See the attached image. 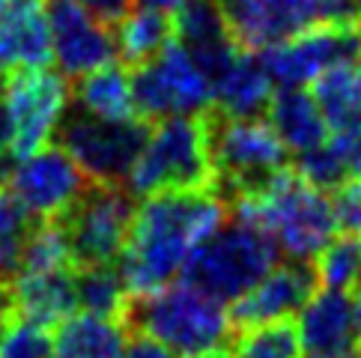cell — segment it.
<instances>
[{
    "label": "cell",
    "instance_id": "7402d4cb",
    "mask_svg": "<svg viewBox=\"0 0 361 358\" xmlns=\"http://www.w3.org/2000/svg\"><path fill=\"white\" fill-rule=\"evenodd\" d=\"M311 96L326 117L329 135L343 137L361 129V72L350 63H338L314 81Z\"/></svg>",
    "mask_w": 361,
    "mask_h": 358
},
{
    "label": "cell",
    "instance_id": "603a6c76",
    "mask_svg": "<svg viewBox=\"0 0 361 358\" xmlns=\"http://www.w3.org/2000/svg\"><path fill=\"white\" fill-rule=\"evenodd\" d=\"M75 101L90 117L99 120H137L135 99H132V75L123 63L111 60L105 66L87 72L75 87Z\"/></svg>",
    "mask_w": 361,
    "mask_h": 358
},
{
    "label": "cell",
    "instance_id": "9a60e30c",
    "mask_svg": "<svg viewBox=\"0 0 361 358\" xmlns=\"http://www.w3.org/2000/svg\"><path fill=\"white\" fill-rule=\"evenodd\" d=\"M317 290L319 284L311 263L293 260L283 266H272L245 296L233 302V308L227 311L230 323L239 331L281 323V319H290L295 311H302Z\"/></svg>",
    "mask_w": 361,
    "mask_h": 358
},
{
    "label": "cell",
    "instance_id": "2e32d148",
    "mask_svg": "<svg viewBox=\"0 0 361 358\" xmlns=\"http://www.w3.org/2000/svg\"><path fill=\"white\" fill-rule=\"evenodd\" d=\"M302 352L311 358H361V331L350 292L317 290L299 319Z\"/></svg>",
    "mask_w": 361,
    "mask_h": 358
},
{
    "label": "cell",
    "instance_id": "7c38bea8",
    "mask_svg": "<svg viewBox=\"0 0 361 358\" xmlns=\"http://www.w3.org/2000/svg\"><path fill=\"white\" fill-rule=\"evenodd\" d=\"M87 188L90 179L69 159V152L51 144L27 159H18V164L9 171L12 197L36 221H60Z\"/></svg>",
    "mask_w": 361,
    "mask_h": 358
},
{
    "label": "cell",
    "instance_id": "e0dca14e",
    "mask_svg": "<svg viewBox=\"0 0 361 358\" xmlns=\"http://www.w3.org/2000/svg\"><path fill=\"white\" fill-rule=\"evenodd\" d=\"M51 60L48 0H12L0 12V72L39 69Z\"/></svg>",
    "mask_w": 361,
    "mask_h": 358
},
{
    "label": "cell",
    "instance_id": "f546056e",
    "mask_svg": "<svg viewBox=\"0 0 361 358\" xmlns=\"http://www.w3.org/2000/svg\"><path fill=\"white\" fill-rule=\"evenodd\" d=\"M295 173H299L305 183H311L322 191H334L341 183H346L350 173V161H346V152L334 137H329L326 144H319L307 152H299L295 159Z\"/></svg>",
    "mask_w": 361,
    "mask_h": 358
},
{
    "label": "cell",
    "instance_id": "4fadbf2b",
    "mask_svg": "<svg viewBox=\"0 0 361 358\" xmlns=\"http://www.w3.org/2000/svg\"><path fill=\"white\" fill-rule=\"evenodd\" d=\"M48 24L51 51L66 78H84L87 72L117 60V33L78 0H48Z\"/></svg>",
    "mask_w": 361,
    "mask_h": 358
},
{
    "label": "cell",
    "instance_id": "74e56055",
    "mask_svg": "<svg viewBox=\"0 0 361 358\" xmlns=\"http://www.w3.org/2000/svg\"><path fill=\"white\" fill-rule=\"evenodd\" d=\"M353 292H355V296H353V302H355V319H358V331H361V280H358V287Z\"/></svg>",
    "mask_w": 361,
    "mask_h": 358
},
{
    "label": "cell",
    "instance_id": "5b68a950",
    "mask_svg": "<svg viewBox=\"0 0 361 358\" xmlns=\"http://www.w3.org/2000/svg\"><path fill=\"white\" fill-rule=\"evenodd\" d=\"M272 266H278L275 242L260 227L233 218L191 251L183 268V280L195 284L221 304H233Z\"/></svg>",
    "mask_w": 361,
    "mask_h": 358
},
{
    "label": "cell",
    "instance_id": "4316f807",
    "mask_svg": "<svg viewBox=\"0 0 361 358\" xmlns=\"http://www.w3.org/2000/svg\"><path fill=\"white\" fill-rule=\"evenodd\" d=\"M230 358H302L299 328L290 319L245 328L230 343Z\"/></svg>",
    "mask_w": 361,
    "mask_h": 358
},
{
    "label": "cell",
    "instance_id": "8fae6325",
    "mask_svg": "<svg viewBox=\"0 0 361 358\" xmlns=\"http://www.w3.org/2000/svg\"><path fill=\"white\" fill-rule=\"evenodd\" d=\"M361 27L343 24H314L302 33L281 39L260 51L266 75L278 87H305L314 84L326 69L358 57Z\"/></svg>",
    "mask_w": 361,
    "mask_h": 358
},
{
    "label": "cell",
    "instance_id": "e575fe53",
    "mask_svg": "<svg viewBox=\"0 0 361 358\" xmlns=\"http://www.w3.org/2000/svg\"><path fill=\"white\" fill-rule=\"evenodd\" d=\"M334 137V135H331ZM346 152V161H350V173L361 179V129L353 135H343V137H334Z\"/></svg>",
    "mask_w": 361,
    "mask_h": 358
},
{
    "label": "cell",
    "instance_id": "52a82bcc",
    "mask_svg": "<svg viewBox=\"0 0 361 358\" xmlns=\"http://www.w3.org/2000/svg\"><path fill=\"white\" fill-rule=\"evenodd\" d=\"M132 99L140 120L188 117V113H203L215 105L209 78L176 39L161 54L135 66Z\"/></svg>",
    "mask_w": 361,
    "mask_h": 358
},
{
    "label": "cell",
    "instance_id": "8d00e7d4",
    "mask_svg": "<svg viewBox=\"0 0 361 358\" xmlns=\"http://www.w3.org/2000/svg\"><path fill=\"white\" fill-rule=\"evenodd\" d=\"M183 0H144V6H159V9H176Z\"/></svg>",
    "mask_w": 361,
    "mask_h": 358
},
{
    "label": "cell",
    "instance_id": "8992f818",
    "mask_svg": "<svg viewBox=\"0 0 361 358\" xmlns=\"http://www.w3.org/2000/svg\"><path fill=\"white\" fill-rule=\"evenodd\" d=\"M212 161L218 191L236 197L287 168V147L260 117H224L212 111Z\"/></svg>",
    "mask_w": 361,
    "mask_h": 358
},
{
    "label": "cell",
    "instance_id": "83f0119b",
    "mask_svg": "<svg viewBox=\"0 0 361 358\" xmlns=\"http://www.w3.org/2000/svg\"><path fill=\"white\" fill-rule=\"evenodd\" d=\"M72 266V248L63 221H39L24 242L18 272H60Z\"/></svg>",
    "mask_w": 361,
    "mask_h": 358
},
{
    "label": "cell",
    "instance_id": "b9f144b4",
    "mask_svg": "<svg viewBox=\"0 0 361 358\" xmlns=\"http://www.w3.org/2000/svg\"><path fill=\"white\" fill-rule=\"evenodd\" d=\"M0 93H4V84H0Z\"/></svg>",
    "mask_w": 361,
    "mask_h": 358
},
{
    "label": "cell",
    "instance_id": "9c48e42d",
    "mask_svg": "<svg viewBox=\"0 0 361 358\" xmlns=\"http://www.w3.org/2000/svg\"><path fill=\"white\" fill-rule=\"evenodd\" d=\"M149 125L144 120H99L78 111L63 117L57 137L69 159L84 171L90 183H114L128 179L140 149L147 144Z\"/></svg>",
    "mask_w": 361,
    "mask_h": 358
},
{
    "label": "cell",
    "instance_id": "7a4b0ae2",
    "mask_svg": "<svg viewBox=\"0 0 361 358\" xmlns=\"http://www.w3.org/2000/svg\"><path fill=\"white\" fill-rule=\"evenodd\" d=\"M233 218L260 227L263 233L293 260L311 263L338 233L331 197L305 183L295 168H283L263 185L230 197Z\"/></svg>",
    "mask_w": 361,
    "mask_h": 358
},
{
    "label": "cell",
    "instance_id": "ba28073f",
    "mask_svg": "<svg viewBox=\"0 0 361 358\" xmlns=\"http://www.w3.org/2000/svg\"><path fill=\"white\" fill-rule=\"evenodd\" d=\"M69 101L72 87L63 72L45 66L9 72L4 90V113L9 120L16 161L51 144V137L57 135L63 117H66Z\"/></svg>",
    "mask_w": 361,
    "mask_h": 358
},
{
    "label": "cell",
    "instance_id": "d590c367",
    "mask_svg": "<svg viewBox=\"0 0 361 358\" xmlns=\"http://www.w3.org/2000/svg\"><path fill=\"white\" fill-rule=\"evenodd\" d=\"M12 135H9V120L6 113L0 111V176L9 173V164H12Z\"/></svg>",
    "mask_w": 361,
    "mask_h": 358
},
{
    "label": "cell",
    "instance_id": "ffe728a7",
    "mask_svg": "<svg viewBox=\"0 0 361 358\" xmlns=\"http://www.w3.org/2000/svg\"><path fill=\"white\" fill-rule=\"evenodd\" d=\"M272 90L275 84L266 75L260 57H254V51H239V57L212 84L215 111L224 117H260L275 96Z\"/></svg>",
    "mask_w": 361,
    "mask_h": 358
},
{
    "label": "cell",
    "instance_id": "484cf974",
    "mask_svg": "<svg viewBox=\"0 0 361 358\" xmlns=\"http://www.w3.org/2000/svg\"><path fill=\"white\" fill-rule=\"evenodd\" d=\"M314 275L322 290L353 292L361 280V239L338 236L314 257Z\"/></svg>",
    "mask_w": 361,
    "mask_h": 358
},
{
    "label": "cell",
    "instance_id": "5bb4252c",
    "mask_svg": "<svg viewBox=\"0 0 361 358\" xmlns=\"http://www.w3.org/2000/svg\"><path fill=\"white\" fill-rule=\"evenodd\" d=\"M218 9L245 51H263L319 24L317 0H218Z\"/></svg>",
    "mask_w": 361,
    "mask_h": 358
},
{
    "label": "cell",
    "instance_id": "ab89813d",
    "mask_svg": "<svg viewBox=\"0 0 361 358\" xmlns=\"http://www.w3.org/2000/svg\"><path fill=\"white\" fill-rule=\"evenodd\" d=\"M9 4H12V0H0V12H4V9L9 6Z\"/></svg>",
    "mask_w": 361,
    "mask_h": 358
},
{
    "label": "cell",
    "instance_id": "d6986e66",
    "mask_svg": "<svg viewBox=\"0 0 361 358\" xmlns=\"http://www.w3.org/2000/svg\"><path fill=\"white\" fill-rule=\"evenodd\" d=\"M269 125L293 152H307L331 137L317 99L302 87H281L269 101Z\"/></svg>",
    "mask_w": 361,
    "mask_h": 358
},
{
    "label": "cell",
    "instance_id": "60d3db41",
    "mask_svg": "<svg viewBox=\"0 0 361 358\" xmlns=\"http://www.w3.org/2000/svg\"><path fill=\"white\" fill-rule=\"evenodd\" d=\"M355 60H358V72H361V48H358V57Z\"/></svg>",
    "mask_w": 361,
    "mask_h": 358
},
{
    "label": "cell",
    "instance_id": "44dd1931",
    "mask_svg": "<svg viewBox=\"0 0 361 358\" xmlns=\"http://www.w3.org/2000/svg\"><path fill=\"white\" fill-rule=\"evenodd\" d=\"M128 343V328L123 319L72 314L57 326L51 358H123Z\"/></svg>",
    "mask_w": 361,
    "mask_h": 358
},
{
    "label": "cell",
    "instance_id": "836d02e7",
    "mask_svg": "<svg viewBox=\"0 0 361 358\" xmlns=\"http://www.w3.org/2000/svg\"><path fill=\"white\" fill-rule=\"evenodd\" d=\"M123 358H176V355L171 350L159 347V343L149 338H135L132 343H126Z\"/></svg>",
    "mask_w": 361,
    "mask_h": 358
},
{
    "label": "cell",
    "instance_id": "4dcf8cb0",
    "mask_svg": "<svg viewBox=\"0 0 361 358\" xmlns=\"http://www.w3.org/2000/svg\"><path fill=\"white\" fill-rule=\"evenodd\" d=\"M54 338L45 326L30 319H16L0 338V358H51Z\"/></svg>",
    "mask_w": 361,
    "mask_h": 358
},
{
    "label": "cell",
    "instance_id": "d4e9b609",
    "mask_svg": "<svg viewBox=\"0 0 361 358\" xmlns=\"http://www.w3.org/2000/svg\"><path fill=\"white\" fill-rule=\"evenodd\" d=\"M75 299H78V308L84 314L123 319L132 296H128L123 284L120 268L108 263V266H78V272H75Z\"/></svg>",
    "mask_w": 361,
    "mask_h": 358
},
{
    "label": "cell",
    "instance_id": "3957f363",
    "mask_svg": "<svg viewBox=\"0 0 361 358\" xmlns=\"http://www.w3.org/2000/svg\"><path fill=\"white\" fill-rule=\"evenodd\" d=\"M123 323L137 338L156 340L176 358H200L230 350L236 338L224 304L188 280L128 299Z\"/></svg>",
    "mask_w": 361,
    "mask_h": 358
},
{
    "label": "cell",
    "instance_id": "f1b7e54d",
    "mask_svg": "<svg viewBox=\"0 0 361 358\" xmlns=\"http://www.w3.org/2000/svg\"><path fill=\"white\" fill-rule=\"evenodd\" d=\"M30 215L12 197V191L0 185V284L18 275L24 242L30 236Z\"/></svg>",
    "mask_w": 361,
    "mask_h": 358
},
{
    "label": "cell",
    "instance_id": "6da1fadb",
    "mask_svg": "<svg viewBox=\"0 0 361 358\" xmlns=\"http://www.w3.org/2000/svg\"><path fill=\"white\" fill-rule=\"evenodd\" d=\"M227 212L230 203L218 188L161 191L144 197V203L135 206L117 266L128 296H149L173 284L191 251L230 221Z\"/></svg>",
    "mask_w": 361,
    "mask_h": 358
},
{
    "label": "cell",
    "instance_id": "ac0fdd59",
    "mask_svg": "<svg viewBox=\"0 0 361 358\" xmlns=\"http://www.w3.org/2000/svg\"><path fill=\"white\" fill-rule=\"evenodd\" d=\"M12 304L21 319H30L36 326H60L78 311L75 299V275L72 268L60 272H18L9 280Z\"/></svg>",
    "mask_w": 361,
    "mask_h": 358
},
{
    "label": "cell",
    "instance_id": "277c9868",
    "mask_svg": "<svg viewBox=\"0 0 361 358\" xmlns=\"http://www.w3.org/2000/svg\"><path fill=\"white\" fill-rule=\"evenodd\" d=\"M126 183L132 197L218 188L212 161V108L188 117L156 120V129H149Z\"/></svg>",
    "mask_w": 361,
    "mask_h": 358
},
{
    "label": "cell",
    "instance_id": "d6a6232c",
    "mask_svg": "<svg viewBox=\"0 0 361 358\" xmlns=\"http://www.w3.org/2000/svg\"><path fill=\"white\" fill-rule=\"evenodd\" d=\"M78 4L87 12H93L99 21L111 24V27H117V24L128 16V12L135 9V0H78Z\"/></svg>",
    "mask_w": 361,
    "mask_h": 358
},
{
    "label": "cell",
    "instance_id": "cb8c5ba5",
    "mask_svg": "<svg viewBox=\"0 0 361 358\" xmlns=\"http://www.w3.org/2000/svg\"><path fill=\"white\" fill-rule=\"evenodd\" d=\"M117 54L128 66H140V63L152 60L156 54L176 39L173 30V12L159 6H140L132 9L117 24Z\"/></svg>",
    "mask_w": 361,
    "mask_h": 358
},
{
    "label": "cell",
    "instance_id": "30bf717a",
    "mask_svg": "<svg viewBox=\"0 0 361 358\" xmlns=\"http://www.w3.org/2000/svg\"><path fill=\"white\" fill-rule=\"evenodd\" d=\"M135 218L132 191L114 183H90L78 203L63 215L72 263L75 266H108L117 263L126 248Z\"/></svg>",
    "mask_w": 361,
    "mask_h": 358
},
{
    "label": "cell",
    "instance_id": "f35d334b",
    "mask_svg": "<svg viewBox=\"0 0 361 358\" xmlns=\"http://www.w3.org/2000/svg\"><path fill=\"white\" fill-rule=\"evenodd\" d=\"M200 358H230V350H221V352H209V355H200Z\"/></svg>",
    "mask_w": 361,
    "mask_h": 358
},
{
    "label": "cell",
    "instance_id": "1f68e13d",
    "mask_svg": "<svg viewBox=\"0 0 361 358\" xmlns=\"http://www.w3.org/2000/svg\"><path fill=\"white\" fill-rule=\"evenodd\" d=\"M331 209H334V224L343 230L346 236L361 239V179L350 176L341 183L331 195Z\"/></svg>",
    "mask_w": 361,
    "mask_h": 358
}]
</instances>
